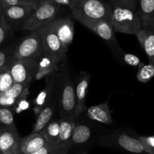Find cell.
I'll return each mask as SVG.
<instances>
[{
    "label": "cell",
    "mask_w": 154,
    "mask_h": 154,
    "mask_svg": "<svg viewBox=\"0 0 154 154\" xmlns=\"http://www.w3.org/2000/svg\"><path fill=\"white\" fill-rule=\"evenodd\" d=\"M72 17L79 23L86 20L110 22L113 7L106 0H71Z\"/></svg>",
    "instance_id": "1"
},
{
    "label": "cell",
    "mask_w": 154,
    "mask_h": 154,
    "mask_svg": "<svg viewBox=\"0 0 154 154\" xmlns=\"http://www.w3.org/2000/svg\"><path fill=\"white\" fill-rule=\"evenodd\" d=\"M110 24L114 32L137 35L142 29V22L136 11L124 8H113Z\"/></svg>",
    "instance_id": "2"
},
{
    "label": "cell",
    "mask_w": 154,
    "mask_h": 154,
    "mask_svg": "<svg viewBox=\"0 0 154 154\" xmlns=\"http://www.w3.org/2000/svg\"><path fill=\"white\" fill-rule=\"evenodd\" d=\"M43 56L42 37L38 29L30 32L14 48L13 57L15 59L39 61Z\"/></svg>",
    "instance_id": "3"
},
{
    "label": "cell",
    "mask_w": 154,
    "mask_h": 154,
    "mask_svg": "<svg viewBox=\"0 0 154 154\" xmlns=\"http://www.w3.org/2000/svg\"><path fill=\"white\" fill-rule=\"evenodd\" d=\"M60 5L50 2H42L35 9L30 17L24 23L21 29L24 31H33L48 23L57 17Z\"/></svg>",
    "instance_id": "4"
},
{
    "label": "cell",
    "mask_w": 154,
    "mask_h": 154,
    "mask_svg": "<svg viewBox=\"0 0 154 154\" xmlns=\"http://www.w3.org/2000/svg\"><path fill=\"white\" fill-rule=\"evenodd\" d=\"M37 29L42 37L44 56H47L59 63L64 59L66 51L63 49L51 22Z\"/></svg>",
    "instance_id": "5"
},
{
    "label": "cell",
    "mask_w": 154,
    "mask_h": 154,
    "mask_svg": "<svg viewBox=\"0 0 154 154\" xmlns=\"http://www.w3.org/2000/svg\"><path fill=\"white\" fill-rule=\"evenodd\" d=\"M39 61L35 60H19L12 57L7 66L16 84L30 83L38 70Z\"/></svg>",
    "instance_id": "6"
},
{
    "label": "cell",
    "mask_w": 154,
    "mask_h": 154,
    "mask_svg": "<svg viewBox=\"0 0 154 154\" xmlns=\"http://www.w3.org/2000/svg\"><path fill=\"white\" fill-rule=\"evenodd\" d=\"M80 23L85 26L86 28L89 29L91 31L105 41L109 46L113 49V51L118 53L119 55L122 56L124 53H122L120 47L118 45L117 40L115 36V32L110 22L105 20H86Z\"/></svg>",
    "instance_id": "7"
},
{
    "label": "cell",
    "mask_w": 154,
    "mask_h": 154,
    "mask_svg": "<svg viewBox=\"0 0 154 154\" xmlns=\"http://www.w3.org/2000/svg\"><path fill=\"white\" fill-rule=\"evenodd\" d=\"M36 8L31 5H14L3 8V17L12 29H21L30 17Z\"/></svg>",
    "instance_id": "8"
},
{
    "label": "cell",
    "mask_w": 154,
    "mask_h": 154,
    "mask_svg": "<svg viewBox=\"0 0 154 154\" xmlns=\"http://www.w3.org/2000/svg\"><path fill=\"white\" fill-rule=\"evenodd\" d=\"M53 29L63 49L67 51L74 37V23L69 18H54L51 21Z\"/></svg>",
    "instance_id": "9"
},
{
    "label": "cell",
    "mask_w": 154,
    "mask_h": 154,
    "mask_svg": "<svg viewBox=\"0 0 154 154\" xmlns=\"http://www.w3.org/2000/svg\"><path fill=\"white\" fill-rule=\"evenodd\" d=\"M75 107V87L72 80L67 78L64 84H63L61 92H60V108L61 117L73 115Z\"/></svg>",
    "instance_id": "10"
},
{
    "label": "cell",
    "mask_w": 154,
    "mask_h": 154,
    "mask_svg": "<svg viewBox=\"0 0 154 154\" xmlns=\"http://www.w3.org/2000/svg\"><path fill=\"white\" fill-rule=\"evenodd\" d=\"M90 76L87 73H84L79 80L78 84L75 87V107L74 111V117L78 120L86 111V95L89 85Z\"/></svg>",
    "instance_id": "11"
},
{
    "label": "cell",
    "mask_w": 154,
    "mask_h": 154,
    "mask_svg": "<svg viewBox=\"0 0 154 154\" xmlns=\"http://www.w3.org/2000/svg\"><path fill=\"white\" fill-rule=\"evenodd\" d=\"M19 134L0 125V150L3 154H20Z\"/></svg>",
    "instance_id": "12"
},
{
    "label": "cell",
    "mask_w": 154,
    "mask_h": 154,
    "mask_svg": "<svg viewBox=\"0 0 154 154\" xmlns=\"http://www.w3.org/2000/svg\"><path fill=\"white\" fill-rule=\"evenodd\" d=\"M75 119L73 115L61 117L60 119L59 139L57 145L66 148H70L71 138L75 126Z\"/></svg>",
    "instance_id": "13"
},
{
    "label": "cell",
    "mask_w": 154,
    "mask_h": 154,
    "mask_svg": "<svg viewBox=\"0 0 154 154\" xmlns=\"http://www.w3.org/2000/svg\"><path fill=\"white\" fill-rule=\"evenodd\" d=\"M30 83L27 84H14L5 93L0 94V106L5 108H13L17 101L24 93V92L30 87Z\"/></svg>",
    "instance_id": "14"
},
{
    "label": "cell",
    "mask_w": 154,
    "mask_h": 154,
    "mask_svg": "<svg viewBox=\"0 0 154 154\" xmlns=\"http://www.w3.org/2000/svg\"><path fill=\"white\" fill-rule=\"evenodd\" d=\"M111 114L112 111L109 108V102L107 101L86 109V116L89 119L104 124H111L113 123Z\"/></svg>",
    "instance_id": "15"
},
{
    "label": "cell",
    "mask_w": 154,
    "mask_h": 154,
    "mask_svg": "<svg viewBox=\"0 0 154 154\" xmlns=\"http://www.w3.org/2000/svg\"><path fill=\"white\" fill-rule=\"evenodd\" d=\"M142 22V28L154 32V0H139L137 11Z\"/></svg>",
    "instance_id": "16"
},
{
    "label": "cell",
    "mask_w": 154,
    "mask_h": 154,
    "mask_svg": "<svg viewBox=\"0 0 154 154\" xmlns=\"http://www.w3.org/2000/svg\"><path fill=\"white\" fill-rule=\"evenodd\" d=\"M46 143V140L40 133H31L21 138L20 150L21 153L31 154L42 148Z\"/></svg>",
    "instance_id": "17"
},
{
    "label": "cell",
    "mask_w": 154,
    "mask_h": 154,
    "mask_svg": "<svg viewBox=\"0 0 154 154\" xmlns=\"http://www.w3.org/2000/svg\"><path fill=\"white\" fill-rule=\"evenodd\" d=\"M136 36L148 57L149 63L154 66V32L147 29L142 28Z\"/></svg>",
    "instance_id": "18"
},
{
    "label": "cell",
    "mask_w": 154,
    "mask_h": 154,
    "mask_svg": "<svg viewBox=\"0 0 154 154\" xmlns=\"http://www.w3.org/2000/svg\"><path fill=\"white\" fill-rule=\"evenodd\" d=\"M54 85V79H52L50 82L48 83L45 88L37 95L36 98L34 99L33 101L34 107L33 108V110L36 115H38L41 112V111L49 104L48 102L52 95Z\"/></svg>",
    "instance_id": "19"
},
{
    "label": "cell",
    "mask_w": 154,
    "mask_h": 154,
    "mask_svg": "<svg viewBox=\"0 0 154 154\" xmlns=\"http://www.w3.org/2000/svg\"><path fill=\"white\" fill-rule=\"evenodd\" d=\"M54 114V107L51 103L45 107L37 115L33 125L32 133H40L41 131L49 123Z\"/></svg>",
    "instance_id": "20"
},
{
    "label": "cell",
    "mask_w": 154,
    "mask_h": 154,
    "mask_svg": "<svg viewBox=\"0 0 154 154\" xmlns=\"http://www.w3.org/2000/svg\"><path fill=\"white\" fill-rule=\"evenodd\" d=\"M58 64L59 63H57L50 57L43 56L39 61L38 70L34 78L39 81L49 75L50 74L56 72L57 70Z\"/></svg>",
    "instance_id": "21"
},
{
    "label": "cell",
    "mask_w": 154,
    "mask_h": 154,
    "mask_svg": "<svg viewBox=\"0 0 154 154\" xmlns=\"http://www.w3.org/2000/svg\"><path fill=\"white\" fill-rule=\"evenodd\" d=\"M118 144L124 150L134 153H141L144 151L142 144L138 139L122 134L117 138Z\"/></svg>",
    "instance_id": "22"
},
{
    "label": "cell",
    "mask_w": 154,
    "mask_h": 154,
    "mask_svg": "<svg viewBox=\"0 0 154 154\" xmlns=\"http://www.w3.org/2000/svg\"><path fill=\"white\" fill-rule=\"evenodd\" d=\"M59 127L60 120H51L48 125L40 132L48 143L57 144L59 139Z\"/></svg>",
    "instance_id": "23"
},
{
    "label": "cell",
    "mask_w": 154,
    "mask_h": 154,
    "mask_svg": "<svg viewBox=\"0 0 154 154\" xmlns=\"http://www.w3.org/2000/svg\"><path fill=\"white\" fill-rule=\"evenodd\" d=\"M91 129L88 126L84 124L75 125L72 132L71 144H81L85 143L91 137Z\"/></svg>",
    "instance_id": "24"
},
{
    "label": "cell",
    "mask_w": 154,
    "mask_h": 154,
    "mask_svg": "<svg viewBox=\"0 0 154 154\" xmlns=\"http://www.w3.org/2000/svg\"><path fill=\"white\" fill-rule=\"evenodd\" d=\"M0 125L18 134L14 123V114L11 108L0 106Z\"/></svg>",
    "instance_id": "25"
},
{
    "label": "cell",
    "mask_w": 154,
    "mask_h": 154,
    "mask_svg": "<svg viewBox=\"0 0 154 154\" xmlns=\"http://www.w3.org/2000/svg\"><path fill=\"white\" fill-rule=\"evenodd\" d=\"M154 77V66L151 63L146 65L140 63L138 66L137 78L140 82L146 83Z\"/></svg>",
    "instance_id": "26"
},
{
    "label": "cell",
    "mask_w": 154,
    "mask_h": 154,
    "mask_svg": "<svg viewBox=\"0 0 154 154\" xmlns=\"http://www.w3.org/2000/svg\"><path fill=\"white\" fill-rule=\"evenodd\" d=\"M14 84L7 65L0 69V94L7 91Z\"/></svg>",
    "instance_id": "27"
},
{
    "label": "cell",
    "mask_w": 154,
    "mask_h": 154,
    "mask_svg": "<svg viewBox=\"0 0 154 154\" xmlns=\"http://www.w3.org/2000/svg\"><path fill=\"white\" fill-rule=\"evenodd\" d=\"M29 94H30V87L24 92L21 97L18 99L14 106L13 107L14 111L16 114H21V112L27 111V109L30 108V101H28L27 99V96Z\"/></svg>",
    "instance_id": "28"
},
{
    "label": "cell",
    "mask_w": 154,
    "mask_h": 154,
    "mask_svg": "<svg viewBox=\"0 0 154 154\" xmlns=\"http://www.w3.org/2000/svg\"><path fill=\"white\" fill-rule=\"evenodd\" d=\"M69 149L66 147H60L57 144H52L47 142L42 148L31 154H57L60 152H68Z\"/></svg>",
    "instance_id": "29"
},
{
    "label": "cell",
    "mask_w": 154,
    "mask_h": 154,
    "mask_svg": "<svg viewBox=\"0 0 154 154\" xmlns=\"http://www.w3.org/2000/svg\"><path fill=\"white\" fill-rule=\"evenodd\" d=\"M113 8H124L136 11L138 4L137 0H106Z\"/></svg>",
    "instance_id": "30"
},
{
    "label": "cell",
    "mask_w": 154,
    "mask_h": 154,
    "mask_svg": "<svg viewBox=\"0 0 154 154\" xmlns=\"http://www.w3.org/2000/svg\"><path fill=\"white\" fill-rule=\"evenodd\" d=\"M13 29L5 20L4 17L0 20V47L11 35Z\"/></svg>",
    "instance_id": "31"
},
{
    "label": "cell",
    "mask_w": 154,
    "mask_h": 154,
    "mask_svg": "<svg viewBox=\"0 0 154 154\" xmlns=\"http://www.w3.org/2000/svg\"><path fill=\"white\" fill-rule=\"evenodd\" d=\"M138 140L143 146L144 151L148 153L154 154V136L140 137Z\"/></svg>",
    "instance_id": "32"
},
{
    "label": "cell",
    "mask_w": 154,
    "mask_h": 154,
    "mask_svg": "<svg viewBox=\"0 0 154 154\" xmlns=\"http://www.w3.org/2000/svg\"><path fill=\"white\" fill-rule=\"evenodd\" d=\"M13 51L14 50L0 49V69L5 66L13 57Z\"/></svg>",
    "instance_id": "33"
},
{
    "label": "cell",
    "mask_w": 154,
    "mask_h": 154,
    "mask_svg": "<svg viewBox=\"0 0 154 154\" xmlns=\"http://www.w3.org/2000/svg\"><path fill=\"white\" fill-rule=\"evenodd\" d=\"M122 57H123V60L125 62V63H127L129 66H133V67H137L140 64V59L134 54H125L124 53L122 54Z\"/></svg>",
    "instance_id": "34"
},
{
    "label": "cell",
    "mask_w": 154,
    "mask_h": 154,
    "mask_svg": "<svg viewBox=\"0 0 154 154\" xmlns=\"http://www.w3.org/2000/svg\"><path fill=\"white\" fill-rule=\"evenodd\" d=\"M0 1H1V4L3 8L14 5H31L25 0H0Z\"/></svg>",
    "instance_id": "35"
},
{
    "label": "cell",
    "mask_w": 154,
    "mask_h": 154,
    "mask_svg": "<svg viewBox=\"0 0 154 154\" xmlns=\"http://www.w3.org/2000/svg\"><path fill=\"white\" fill-rule=\"evenodd\" d=\"M45 1L55 3V4L59 5L60 6L65 5V6H68V7L70 6V2H71V0H43L42 2H45Z\"/></svg>",
    "instance_id": "36"
},
{
    "label": "cell",
    "mask_w": 154,
    "mask_h": 154,
    "mask_svg": "<svg viewBox=\"0 0 154 154\" xmlns=\"http://www.w3.org/2000/svg\"><path fill=\"white\" fill-rule=\"evenodd\" d=\"M3 17V8L2 6L1 1H0V20L2 19V17Z\"/></svg>",
    "instance_id": "37"
},
{
    "label": "cell",
    "mask_w": 154,
    "mask_h": 154,
    "mask_svg": "<svg viewBox=\"0 0 154 154\" xmlns=\"http://www.w3.org/2000/svg\"><path fill=\"white\" fill-rule=\"evenodd\" d=\"M57 154H67V152L64 151V152H60V153H57Z\"/></svg>",
    "instance_id": "38"
},
{
    "label": "cell",
    "mask_w": 154,
    "mask_h": 154,
    "mask_svg": "<svg viewBox=\"0 0 154 154\" xmlns=\"http://www.w3.org/2000/svg\"><path fill=\"white\" fill-rule=\"evenodd\" d=\"M0 154H3L2 153V151H1V150H0Z\"/></svg>",
    "instance_id": "39"
},
{
    "label": "cell",
    "mask_w": 154,
    "mask_h": 154,
    "mask_svg": "<svg viewBox=\"0 0 154 154\" xmlns=\"http://www.w3.org/2000/svg\"><path fill=\"white\" fill-rule=\"evenodd\" d=\"M20 154H24V153H20Z\"/></svg>",
    "instance_id": "40"
},
{
    "label": "cell",
    "mask_w": 154,
    "mask_h": 154,
    "mask_svg": "<svg viewBox=\"0 0 154 154\" xmlns=\"http://www.w3.org/2000/svg\"><path fill=\"white\" fill-rule=\"evenodd\" d=\"M82 154H85V153H82Z\"/></svg>",
    "instance_id": "41"
}]
</instances>
